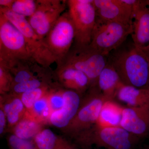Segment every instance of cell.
<instances>
[{"label":"cell","instance_id":"cell-1","mask_svg":"<svg viewBox=\"0 0 149 149\" xmlns=\"http://www.w3.org/2000/svg\"><path fill=\"white\" fill-rule=\"evenodd\" d=\"M125 42L109 54L108 63L114 68L124 85L137 88H149L148 60L133 42L128 45Z\"/></svg>","mask_w":149,"mask_h":149},{"label":"cell","instance_id":"cell-2","mask_svg":"<svg viewBox=\"0 0 149 149\" xmlns=\"http://www.w3.org/2000/svg\"><path fill=\"white\" fill-rule=\"evenodd\" d=\"M137 136L120 126L94 125L75 139L76 145L83 149H133L141 142Z\"/></svg>","mask_w":149,"mask_h":149},{"label":"cell","instance_id":"cell-3","mask_svg":"<svg viewBox=\"0 0 149 149\" xmlns=\"http://www.w3.org/2000/svg\"><path fill=\"white\" fill-rule=\"evenodd\" d=\"M108 57L90 44L80 45L74 43L57 67L72 68L82 71L89 77L91 87H93L97 85L99 75L107 63Z\"/></svg>","mask_w":149,"mask_h":149},{"label":"cell","instance_id":"cell-4","mask_svg":"<svg viewBox=\"0 0 149 149\" xmlns=\"http://www.w3.org/2000/svg\"><path fill=\"white\" fill-rule=\"evenodd\" d=\"M0 13L3 14L21 32L25 39L29 53L37 63L43 67L49 68L51 65L56 62L46 44L45 38L40 37L35 32L26 17L3 7H0Z\"/></svg>","mask_w":149,"mask_h":149},{"label":"cell","instance_id":"cell-5","mask_svg":"<svg viewBox=\"0 0 149 149\" xmlns=\"http://www.w3.org/2000/svg\"><path fill=\"white\" fill-rule=\"evenodd\" d=\"M24 60H34L24 36L0 13V63L8 67L17 61Z\"/></svg>","mask_w":149,"mask_h":149},{"label":"cell","instance_id":"cell-6","mask_svg":"<svg viewBox=\"0 0 149 149\" xmlns=\"http://www.w3.org/2000/svg\"><path fill=\"white\" fill-rule=\"evenodd\" d=\"M109 100L97 86L90 87L77 114L67 127L74 139L97 124L102 108Z\"/></svg>","mask_w":149,"mask_h":149},{"label":"cell","instance_id":"cell-7","mask_svg":"<svg viewBox=\"0 0 149 149\" xmlns=\"http://www.w3.org/2000/svg\"><path fill=\"white\" fill-rule=\"evenodd\" d=\"M67 4L75 30L74 43L90 45L97 19L93 0H68Z\"/></svg>","mask_w":149,"mask_h":149},{"label":"cell","instance_id":"cell-8","mask_svg":"<svg viewBox=\"0 0 149 149\" xmlns=\"http://www.w3.org/2000/svg\"><path fill=\"white\" fill-rule=\"evenodd\" d=\"M133 31V24L115 22L96 21L90 45L108 56L112 51L122 45Z\"/></svg>","mask_w":149,"mask_h":149},{"label":"cell","instance_id":"cell-9","mask_svg":"<svg viewBox=\"0 0 149 149\" xmlns=\"http://www.w3.org/2000/svg\"><path fill=\"white\" fill-rule=\"evenodd\" d=\"M75 30L68 11L60 17L47 35L45 41L56 60V64L66 56L74 42Z\"/></svg>","mask_w":149,"mask_h":149},{"label":"cell","instance_id":"cell-10","mask_svg":"<svg viewBox=\"0 0 149 149\" xmlns=\"http://www.w3.org/2000/svg\"><path fill=\"white\" fill-rule=\"evenodd\" d=\"M66 7L64 0H37L35 13L27 20L35 32L45 38Z\"/></svg>","mask_w":149,"mask_h":149},{"label":"cell","instance_id":"cell-11","mask_svg":"<svg viewBox=\"0 0 149 149\" xmlns=\"http://www.w3.org/2000/svg\"><path fill=\"white\" fill-rule=\"evenodd\" d=\"M93 4L95 8L96 21L133 24V8L124 0H93Z\"/></svg>","mask_w":149,"mask_h":149},{"label":"cell","instance_id":"cell-12","mask_svg":"<svg viewBox=\"0 0 149 149\" xmlns=\"http://www.w3.org/2000/svg\"><path fill=\"white\" fill-rule=\"evenodd\" d=\"M120 126L141 140L149 137V104L123 107Z\"/></svg>","mask_w":149,"mask_h":149},{"label":"cell","instance_id":"cell-13","mask_svg":"<svg viewBox=\"0 0 149 149\" xmlns=\"http://www.w3.org/2000/svg\"><path fill=\"white\" fill-rule=\"evenodd\" d=\"M63 104L61 109L53 112L49 117L51 123L58 128H67L78 111L81 100L80 94L72 90H63Z\"/></svg>","mask_w":149,"mask_h":149},{"label":"cell","instance_id":"cell-14","mask_svg":"<svg viewBox=\"0 0 149 149\" xmlns=\"http://www.w3.org/2000/svg\"><path fill=\"white\" fill-rule=\"evenodd\" d=\"M132 42L140 49L149 47V8L146 0H139L133 9Z\"/></svg>","mask_w":149,"mask_h":149},{"label":"cell","instance_id":"cell-15","mask_svg":"<svg viewBox=\"0 0 149 149\" xmlns=\"http://www.w3.org/2000/svg\"><path fill=\"white\" fill-rule=\"evenodd\" d=\"M54 74L62 88L80 95L88 91L91 86V80L85 73L72 68L57 67Z\"/></svg>","mask_w":149,"mask_h":149},{"label":"cell","instance_id":"cell-16","mask_svg":"<svg viewBox=\"0 0 149 149\" xmlns=\"http://www.w3.org/2000/svg\"><path fill=\"white\" fill-rule=\"evenodd\" d=\"M8 68L13 77L12 86L35 78L45 77L54 72L50 68L43 67L34 60L19 61Z\"/></svg>","mask_w":149,"mask_h":149},{"label":"cell","instance_id":"cell-17","mask_svg":"<svg viewBox=\"0 0 149 149\" xmlns=\"http://www.w3.org/2000/svg\"><path fill=\"white\" fill-rule=\"evenodd\" d=\"M123 85L118 73L112 65L107 62L99 75L97 86L110 100H114L118 91Z\"/></svg>","mask_w":149,"mask_h":149},{"label":"cell","instance_id":"cell-18","mask_svg":"<svg viewBox=\"0 0 149 149\" xmlns=\"http://www.w3.org/2000/svg\"><path fill=\"white\" fill-rule=\"evenodd\" d=\"M116 98L127 107H136L149 104V88H140L123 84L118 91Z\"/></svg>","mask_w":149,"mask_h":149},{"label":"cell","instance_id":"cell-19","mask_svg":"<svg viewBox=\"0 0 149 149\" xmlns=\"http://www.w3.org/2000/svg\"><path fill=\"white\" fill-rule=\"evenodd\" d=\"M33 141L37 149H75L77 148L74 144L59 138L48 128L40 130Z\"/></svg>","mask_w":149,"mask_h":149},{"label":"cell","instance_id":"cell-20","mask_svg":"<svg viewBox=\"0 0 149 149\" xmlns=\"http://www.w3.org/2000/svg\"><path fill=\"white\" fill-rule=\"evenodd\" d=\"M114 100L106 102L102 108L97 124L102 127L120 126L123 107Z\"/></svg>","mask_w":149,"mask_h":149},{"label":"cell","instance_id":"cell-21","mask_svg":"<svg viewBox=\"0 0 149 149\" xmlns=\"http://www.w3.org/2000/svg\"><path fill=\"white\" fill-rule=\"evenodd\" d=\"M42 130L38 119L32 116L21 119L14 128V134L20 139L29 140L34 139Z\"/></svg>","mask_w":149,"mask_h":149},{"label":"cell","instance_id":"cell-22","mask_svg":"<svg viewBox=\"0 0 149 149\" xmlns=\"http://www.w3.org/2000/svg\"><path fill=\"white\" fill-rule=\"evenodd\" d=\"M8 102L4 105L2 109L6 116L7 121L11 126H15L21 120L22 115L25 111V107L19 95L11 94Z\"/></svg>","mask_w":149,"mask_h":149},{"label":"cell","instance_id":"cell-23","mask_svg":"<svg viewBox=\"0 0 149 149\" xmlns=\"http://www.w3.org/2000/svg\"><path fill=\"white\" fill-rule=\"evenodd\" d=\"M58 85L57 83L56 82L51 85L27 91L19 95L25 108L31 110L37 101L50 93Z\"/></svg>","mask_w":149,"mask_h":149},{"label":"cell","instance_id":"cell-24","mask_svg":"<svg viewBox=\"0 0 149 149\" xmlns=\"http://www.w3.org/2000/svg\"><path fill=\"white\" fill-rule=\"evenodd\" d=\"M53 77H54V72L45 77H38L23 83L15 84L12 87L10 91L13 94L20 95L27 91L53 84L52 82V79Z\"/></svg>","mask_w":149,"mask_h":149},{"label":"cell","instance_id":"cell-25","mask_svg":"<svg viewBox=\"0 0 149 149\" xmlns=\"http://www.w3.org/2000/svg\"><path fill=\"white\" fill-rule=\"evenodd\" d=\"M36 8L37 0H14L9 9L27 18L34 14Z\"/></svg>","mask_w":149,"mask_h":149},{"label":"cell","instance_id":"cell-26","mask_svg":"<svg viewBox=\"0 0 149 149\" xmlns=\"http://www.w3.org/2000/svg\"><path fill=\"white\" fill-rule=\"evenodd\" d=\"M13 84V77L7 67L0 63V92L2 95L10 92Z\"/></svg>","mask_w":149,"mask_h":149},{"label":"cell","instance_id":"cell-27","mask_svg":"<svg viewBox=\"0 0 149 149\" xmlns=\"http://www.w3.org/2000/svg\"><path fill=\"white\" fill-rule=\"evenodd\" d=\"M8 142L10 149H37L33 141L20 139L14 134L9 137Z\"/></svg>","mask_w":149,"mask_h":149},{"label":"cell","instance_id":"cell-28","mask_svg":"<svg viewBox=\"0 0 149 149\" xmlns=\"http://www.w3.org/2000/svg\"><path fill=\"white\" fill-rule=\"evenodd\" d=\"M6 116L3 109L0 110V134H2L5 128Z\"/></svg>","mask_w":149,"mask_h":149},{"label":"cell","instance_id":"cell-29","mask_svg":"<svg viewBox=\"0 0 149 149\" xmlns=\"http://www.w3.org/2000/svg\"><path fill=\"white\" fill-rule=\"evenodd\" d=\"M14 0H0V7L10 8Z\"/></svg>","mask_w":149,"mask_h":149},{"label":"cell","instance_id":"cell-30","mask_svg":"<svg viewBox=\"0 0 149 149\" xmlns=\"http://www.w3.org/2000/svg\"><path fill=\"white\" fill-rule=\"evenodd\" d=\"M140 50L142 51L144 56H146V58L147 60H148L149 64V47L146 48V49Z\"/></svg>","mask_w":149,"mask_h":149},{"label":"cell","instance_id":"cell-31","mask_svg":"<svg viewBox=\"0 0 149 149\" xmlns=\"http://www.w3.org/2000/svg\"><path fill=\"white\" fill-rule=\"evenodd\" d=\"M143 149H149V145H146L144 146Z\"/></svg>","mask_w":149,"mask_h":149},{"label":"cell","instance_id":"cell-32","mask_svg":"<svg viewBox=\"0 0 149 149\" xmlns=\"http://www.w3.org/2000/svg\"><path fill=\"white\" fill-rule=\"evenodd\" d=\"M146 3L148 7L149 8V0H146Z\"/></svg>","mask_w":149,"mask_h":149},{"label":"cell","instance_id":"cell-33","mask_svg":"<svg viewBox=\"0 0 149 149\" xmlns=\"http://www.w3.org/2000/svg\"><path fill=\"white\" fill-rule=\"evenodd\" d=\"M80 149L78 148V147H77V148H76V149Z\"/></svg>","mask_w":149,"mask_h":149}]
</instances>
